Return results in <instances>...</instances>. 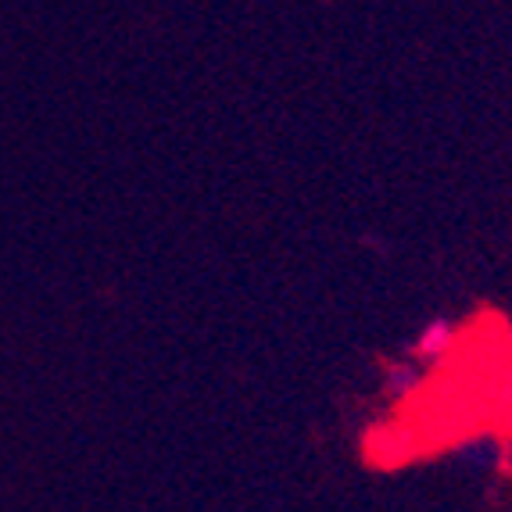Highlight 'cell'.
<instances>
[{
  "label": "cell",
  "mask_w": 512,
  "mask_h": 512,
  "mask_svg": "<svg viewBox=\"0 0 512 512\" xmlns=\"http://www.w3.org/2000/svg\"><path fill=\"white\" fill-rule=\"evenodd\" d=\"M455 344V330L448 323H434L427 333H423V341H419V351L427 355V359H441L444 351Z\"/></svg>",
  "instance_id": "1"
}]
</instances>
